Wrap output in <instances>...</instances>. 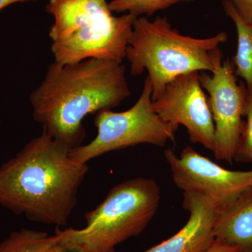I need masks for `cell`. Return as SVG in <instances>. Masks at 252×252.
<instances>
[{
  "mask_svg": "<svg viewBox=\"0 0 252 252\" xmlns=\"http://www.w3.org/2000/svg\"><path fill=\"white\" fill-rule=\"evenodd\" d=\"M130 94L123 63L91 59L66 64L54 61L30 99L34 120L71 151L85 138L86 116L114 108Z\"/></svg>",
  "mask_w": 252,
  "mask_h": 252,
  "instance_id": "cell-2",
  "label": "cell"
},
{
  "mask_svg": "<svg viewBox=\"0 0 252 252\" xmlns=\"http://www.w3.org/2000/svg\"><path fill=\"white\" fill-rule=\"evenodd\" d=\"M183 205L189 218L185 226L170 238L144 252H206L215 238L214 228L221 210L201 194L184 192Z\"/></svg>",
  "mask_w": 252,
  "mask_h": 252,
  "instance_id": "cell-10",
  "label": "cell"
},
{
  "mask_svg": "<svg viewBox=\"0 0 252 252\" xmlns=\"http://www.w3.org/2000/svg\"><path fill=\"white\" fill-rule=\"evenodd\" d=\"M39 0H0V11L4 9L6 6H9L15 3L28 2V1H36Z\"/></svg>",
  "mask_w": 252,
  "mask_h": 252,
  "instance_id": "cell-18",
  "label": "cell"
},
{
  "mask_svg": "<svg viewBox=\"0 0 252 252\" xmlns=\"http://www.w3.org/2000/svg\"><path fill=\"white\" fill-rule=\"evenodd\" d=\"M46 11L54 18L49 35L55 62L125 59L136 16H114L106 0H49Z\"/></svg>",
  "mask_w": 252,
  "mask_h": 252,
  "instance_id": "cell-4",
  "label": "cell"
},
{
  "mask_svg": "<svg viewBox=\"0 0 252 252\" xmlns=\"http://www.w3.org/2000/svg\"><path fill=\"white\" fill-rule=\"evenodd\" d=\"M206 252H240V250L236 247L226 245L215 240V243Z\"/></svg>",
  "mask_w": 252,
  "mask_h": 252,
  "instance_id": "cell-17",
  "label": "cell"
},
{
  "mask_svg": "<svg viewBox=\"0 0 252 252\" xmlns=\"http://www.w3.org/2000/svg\"><path fill=\"white\" fill-rule=\"evenodd\" d=\"M109 252H116L115 250H111V251H109Z\"/></svg>",
  "mask_w": 252,
  "mask_h": 252,
  "instance_id": "cell-20",
  "label": "cell"
},
{
  "mask_svg": "<svg viewBox=\"0 0 252 252\" xmlns=\"http://www.w3.org/2000/svg\"><path fill=\"white\" fill-rule=\"evenodd\" d=\"M175 185L183 192L201 194L223 210L252 189V170H228L199 154L190 146L180 157L164 152Z\"/></svg>",
  "mask_w": 252,
  "mask_h": 252,
  "instance_id": "cell-7",
  "label": "cell"
},
{
  "mask_svg": "<svg viewBox=\"0 0 252 252\" xmlns=\"http://www.w3.org/2000/svg\"><path fill=\"white\" fill-rule=\"evenodd\" d=\"M195 0H112L109 7L112 12H127L140 17L143 15L152 16L180 2H191Z\"/></svg>",
  "mask_w": 252,
  "mask_h": 252,
  "instance_id": "cell-14",
  "label": "cell"
},
{
  "mask_svg": "<svg viewBox=\"0 0 252 252\" xmlns=\"http://www.w3.org/2000/svg\"><path fill=\"white\" fill-rule=\"evenodd\" d=\"M200 81L209 94L207 102L215 124L212 152L217 160L232 164L245 126L248 90L237 81L234 64L229 59L212 75L200 72Z\"/></svg>",
  "mask_w": 252,
  "mask_h": 252,
  "instance_id": "cell-8",
  "label": "cell"
},
{
  "mask_svg": "<svg viewBox=\"0 0 252 252\" xmlns=\"http://www.w3.org/2000/svg\"><path fill=\"white\" fill-rule=\"evenodd\" d=\"M97 134L89 144L72 149L69 157L74 162H88L103 154L141 144L164 147L175 142L179 126L162 120L156 113L152 101V86L148 77L138 100L122 112L112 109L99 111L94 116Z\"/></svg>",
  "mask_w": 252,
  "mask_h": 252,
  "instance_id": "cell-6",
  "label": "cell"
},
{
  "mask_svg": "<svg viewBox=\"0 0 252 252\" xmlns=\"http://www.w3.org/2000/svg\"><path fill=\"white\" fill-rule=\"evenodd\" d=\"M245 117L247 120L235 152L234 161L252 163V93H248Z\"/></svg>",
  "mask_w": 252,
  "mask_h": 252,
  "instance_id": "cell-15",
  "label": "cell"
},
{
  "mask_svg": "<svg viewBox=\"0 0 252 252\" xmlns=\"http://www.w3.org/2000/svg\"><path fill=\"white\" fill-rule=\"evenodd\" d=\"M215 240L252 252V189L220 210L214 228Z\"/></svg>",
  "mask_w": 252,
  "mask_h": 252,
  "instance_id": "cell-11",
  "label": "cell"
},
{
  "mask_svg": "<svg viewBox=\"0 0 252 252\" xmlns=\"http://www.w3.org/2000/svg\"><path fill=\"white\" fill-rule=\"evenodd\" d=\"M203 89L200 72L182 74L167 84L153 107L162 120L185 126L190 142L213 152L215 124Z\"/></svg>",
  "mask_w": 252,
  "mask_h": 252,
  "instance_id": "cell-9",
  "label": "cell"
},
{
  "mask_svg": "<svg viewBox=\"0 0 252 252\" xmlns=\"http://www.w3.org/2000/svg\"><path fill=\"white\" fill-rule=\"evenodd\" d=\"M239 15L246 21H252V0H228Z\"/></svg>",
  "mask_w": 252,
  "mask_h": 252,
  "instance_id": "cell-16",
  "label": "cell"
},
{
  "mask_svg": "<svg viewBox=\"0 0 252 252\" xmlns=\"http://www.w3.org/2000/svg\"><path fill=\"white\" fill-rule=\"evenodd\" d=\"M51 252H77L73 251V250H69V249L64 248V247H63V245H61V246L59 247V248L56 249V250H54V251H52Z\"/></svg>",
  "mask_w": 252,
  "mask_h": 252,
  "instance_id": "cell-19",
  "label": "cell"
},
{
  "mask_svg": "<svg viewBox=\"0 0 252 252\" xmlns=\"http://www.w3.org/2000/svg\"><path fill=\"white\" fill-rule=\"evenodd\" d=\"M224 12L234 23L238 32V49L234 57L235 75L245 80L249 94L252 93V21H246L228 0L222 1Z\"/></svg>",
  "mask_w": 252,
  "mask_h": 252,
  "instance_id": "cell-12",
  "label": "cell"
},
{
  "mask_svg": "<svg viewBox=\"0 0 252 252\" xmlns=\"http://www.w3.org/2000/svg\"><path fill=\"white\" fill-rule=\"evenodd\" d=\"M160 189L153 179L137 177L114 186L94 210L86 212L82 229L56 228L61 245L77 252H109L142 233L155 216Z\"/></svg>",
  "mask_w": 252,
  "mask_h": 252,
  "instance_id": "cell-5",
  "label": "cell"
},
{
  "mask_svg": "<svg viewBox=\"0 0 252 252\" xmlns=\"http://www.w3.org/2000/svg\"><path fill=\"white\" fill-rule=\"evenodd\" d=\"M227 39L224 32L204 39L184 35L166 17L151 21L140 16L134 22L126 58L132 75L148 72L154 101L179 76L195 71L216 72L223 62L220 46Z\"/></svg>",
  "mask_w": 252,
  "mask_h": 252,
  "instance_id": "cell-3",
  "label": "cell"
},
{
  "mask_svg": "<svg viewBox=\"0 0 252 252\" xmlns=\"http://www.w3.org/2000/svg\"><path fill=\"white\" fill-rule=\"evenodd\" d=\"M69 152L43 130L0 165V205L31 221L67 225L89 170Z\"/></svg>",
  "mask_w": 252,
  "mask_h": 252,
  "instance_id": "cell-1",
  "label": "cell"
},
{
  "mask_svg": "<svg viewBox=\"0 0 252 252\" xmlns=\"http://www.w3.org/2000/svg\"><path fill=\"white\" fill-rule=\"evenodd\" d=\"M61 245V236L21 228L11 232L0 243V252H51Z\"/></svg>",
  "mask_w": 252,
  "mask_h": 252,
  "instance_id": "cell-13",
  "label": "cell"
}]
</instances>
